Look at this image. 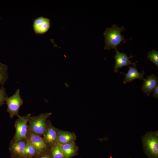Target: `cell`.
<instances>
[{"label": "cell", "mask_w": 158, "mask_h": 158, "mask_svg": "<svg viewBox=\"0 0 158 158\" xmlns=\"http://www.w3.org/2000/svg\"><path fill=\"white\" fill-rule=\"evenodd\" d=\"M75 137L74 133L69 132L59 131L56 144L61 145L73 142Z\"/></svg>", "instance_id": "obj_13"}, {"label": "cell", "mask_w": 158, "mask_h": 158, "mask_svg": "<svg viewBox=\"0 0 158 158\" xmlns=\"http://www.w3.org/2000/svg\"><path fill=\"white\" fill-rule=\"evenodd\" d=\"M51 115V113H46L37 116H31L28 121L29 131L39 135L43 134L47 125V120Z\"/></svg>", "instance_id": "obj_3"}, {"label": "cell", "mask_w": 158, "mask_h": 158, "mask_svg": "<svg viewBox=\"0 0 158 158\" xmlns=\"http://www.w3.org/2000/svg\"><path fill=\"white\" fill-rule=\"evenodd\" d=\"M7 105V111L9 113L10 117L13 118L15 116L19 117V110L23 103L20 95V90L18 89L12 96L6 97L5 100Z\"/></svg>", "instance_id": "obj_5"}, {"label": "cell", "mask_w": 158, "mask_h": 158, "mask_svg": "<svg viewBox=\"0 0 158 158\" xmlns=\"http://www.w3.org/2000/svg\"><path fill=\"white\" fill-rule=\"evenodd\" d=\"M27 139L35 148L38 154L42 153L47 148V145L44 138L29 130L28 132Z\"/></svg>", "instance_id": "obj_6"}, {"label": "cell", "mask_w": 158, "mask_h": 158, "mask_svg": "<svg viewBox=\"0 0 158 158\" xmlns=\"http://www.w3.org/2000/svg\"><path fill=\"white\" fill-rule=\"evenodd\" d=\"M59 131L51 123H49L43 134L44 139L47 145L53 147L56 144Z\"/></svg>", "instance_id": "obj_8"}, {"label": "cell", "mask_w": 158, "mask_h": 158, "mask_svg": "<svg viewBox=\"0 0 158 158\" xmlns=\"http://www.w3.org/2000/svg\"><path fill=\"white\" fill-rule=\"evenodd\" d=\"M50 20L42 16L35 19L33 22V28L36 34H43L49 30L50 27Z\"/></svg>", "instance_id": "obj_7"}, {"label": "cell", "mask_w": 158, "mask_h": 158, "mask_svg": "<svg viewBox=\"0 0 158 158\" xmlns=\"http://www.w3.org/2000/svg\"><path fill=\"white\" fill-rule=\"evenodd\" d=\"M144 151L148 158H158V131H149L142 137Z\"/></svg>", "instance_id": "obj_2"}, {"label": "cell", "mask_w": 158, "mask_h": 158, "mask_svg": "<svg viewBox=\"0 0 158 158\" xmlns=\"http://www.w3.org/2000/svg\"><path fill=\"white\" fill-rule=\"evenodd\" d=\"M37 153V152L35 148L28 140L22 157H31Z\"/></svg>", "instance_id": "obj_15"}, {"label": "cell", "mask_w": 158, "mask_h": 158, "mask_svg": "<svg viewBox=\"0 0 158 158\" xmlns=\"http://www.w3.org/2000/svg\"><path fill=\"white\" fill-rule=\"evenodd\" d=\"M39 158H50L49 156L48 155H46L42 156V157Z\"/></svg>", "instance_id": "obj_21"}, {"label": "cell", "mask_w": 158, "mask_h": 158, "mask_svg": "<svg viewBox=\"0 0 158 158\" xmlns=\"http://www.w3.org/2000/svg\"><path fill=\"white\" fill-rule=\"evenodd\" d=\"M136 65L135 62L132 65V67L129 66V69L126 73L123 72L120 73L123 74L125 76L123 81V83L124 84L132 81L135 79H138L143 80L144 79V71H143L142 73H139L136 67Z\"/></svg>", "instance_id": "obj_11"}, {"label": "cell", "mask_w": 158, "mask_h": 158, "mask_svg": "<svg viewBox=\"0 0 158 158\" xmlns=\"http://www.w3.org/2000/svg\"><path fill=\"white\" fill-rule=\"evenodd\" d=\"M27 142V139H25L17 141L13 140L10 143V150L15 155L22 157Z\"/></svg>", "instance_id": "obj_12"}, {"label": "cell", "mask_w": 158, "mask_h": 158, "mask_svg": "<svg viewBox=\"0 0 158 158\" xmlns=\"http://www.w3.org/2000/svg\"><path fill=\"white\" fill-rule=\"evenodd\" d=\"M125 30L123 26L119 27L116 24L106 29L104 33L105 38V49H114L118 51L117 47L121 42L126 43V40L121 32Z\"/></svg>", "instance_id": "obj_1"}, {"label": "cell", "mask_w": 158, "mask_h": 158, "mask_svg": "<svg viewBox=\"0 0 158 158\" xmlns=\"http://www.w3.org/2000/svg\"><path fill=\"white\" fill-rule=\"evenodd\" d=\"M7 66L0 62V85H4L8 78Z\"/></svg>", "instance_id": "obj_16"}, {"label": "cell", "mask_w": 158, "mask_h": 158, "mask_svg": "<svg viewBox=\"0 0 158 158\" xmlns=\"http://www.w3.org/2000/svg\"><path fill=\"white\" fill-rule=\"evenodd\" d=\"M153 93L152 96L156 99L158 98V85H157L154 89L153 91Z\"/></svg>", "instance_id": "obj_20"}, {"label": "cell", "mask_w": 158, "mask_h": 158, "mask_svg": "<svg viewBox=\"0 0 158 158\" xmlns=\"http://www.w3.org/2000/svg\"><path fill=\"white\" fill-rule=\"evenodd\" d=\"M51 153L52 158H65L60 145L57 144L53 146Z\"/></svg>", "instance_id": "obj_17"}, {"label": "cell", "mask_w": 158, "mask_h": 158, "mask_svg": "<svg viewBox=\"0 0 158 158\" xmlns=\"http://www.w3.org/2000/svg\"><path fill=\"white\" fill-rule=\"evenodd\" d=\"M116 54L114 56L115 60V63L114 66V71L115 73L118 72V69L121 68L124 66H129L130 65H132L134 62H132L129 59L134 56L131 55L128 57L126 54L121 53L118 51H116Z\"/></svg>", "instance_id": "obj_9"}, {"label": "cell", "mask_w": 158, "mask_h": 158, "mask_svg": "<svg viewBox=\"0 0 158 158\" xmlns=\"http://www.w3.org/2000/svg\"><path fill=\"white\" fill-rule=\"evenodd\" d=\"M143 80L142 91L149 96L158 84V77L152 74L147 76L145 79L144 78Z\"/></svg>", "instance_id": "obj_10"}, {"label": "cell", "mask_w": 158, "mask_h": 158, "mask_svg": "<svg viewBox=\"0 0 158 158\" xmlns=\"http://www.w3.org/2000/svg\"><path fill=\"white\" fill-rule=\"evenodd\" d=\"M60 146L65 158H70L77 152V147L73 142Z\"/></svg>", "instance_id": "obj_14"}, {"label": "cell", "mask_w": 158, "mask_h": 158, "mask_svg": "<svg viewBox=\"0 0 158 158\" xmlns=\"http://www.w3.org/2000/svg\"><path fill=\"white\" fill-rule=\"evenodd\" d=\"M147 59L158 67V52L153 50L149 52L147 54Z\"/></svg>", "instance_id": "obj_18"}, {"label": "cell", "mask_w": 158, "mask_h": 158, "mask_svg": "<svg viewBox=\"0 0 158 158\" xmlns=\"http://www.w3.org/2000/svg\"><path fill=\"white\" fill-rule=\"evenodd\" d=\"M7 97L5 88L3 87H0V107L4 104Z\"/></svg>", "instance_id": "obj_19"}, {"label": "cell", "mask_w": 158, "mask_h": 158, "mask_svg": "<svg viewBox=\"0 0 158 158\" xmlns=\"http://www.w3.org/2000/svg\"><path fill=\"white\" fill-rule=\"evenodd\" d=\"M31 114H28L25 116H19L16 120L15 127L16 133L13 140L17 141L23 139H27L28 133V122Z\"/></svg>", "instance_id": "obj_4"}]
</instances>
